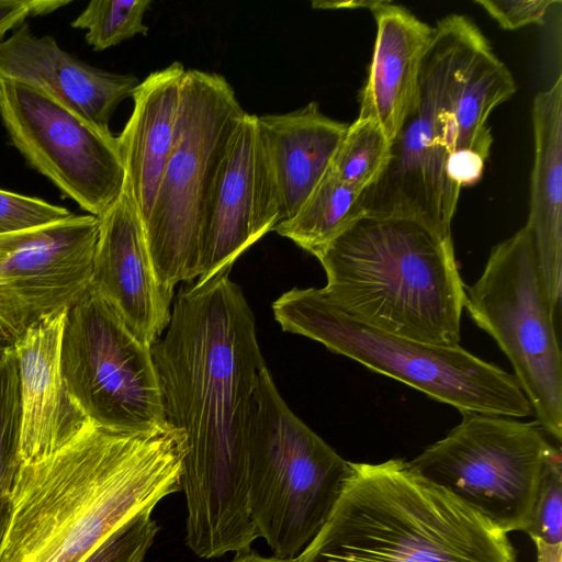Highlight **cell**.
<instances>
[{
	"instance_id": "obj_1",
	"label": "cell",
	"mask_w": 562,
	"mask_h": 562,
	"mask_svg": "<svg viewBox=\"0 0 562 562\" xmlns=\"http://www.w3.org/2000/svg\"><path fill=\"white\" fill-rule=\"evenodd\" d=\"M229 272L183 286L151 346L166 422L186 436V543L203 559L246 552L259 538L248 507L247 439L267 366Z\"/></svg>"
},
{
	"instance_id": "obj_2",
	"label": "cell",
	"mask_w": 562,
	"mask_h": 562,
	"mask_svg": "<svg viewBox=\"0 0 562 562\" xmlns=\"http://www.w3.org/2000/svg\"><path fill=\"white\" fill-rule=\"evenodd\" d=\"M182 430L120 431L91 422L65 445L21 463L0 562H83L116 529L181 491Z\"/></svg>"
},
{
	"instance_id": "obj_3",
	"label": "cell",
	"mask_w": 562,
	"mask_h": 562,
	"mask_svg": "<svg viewBox=\"0 0 562 562\" xmlns=\"http://www.w3.org/2000/svg\"><path fill=\"white\" fill-rule=\"evenodd\" d=\"M316 258L337 308L384 331L459 346L465 285L451 237L404 216L364 214Z\"/></svg>"
},
{
	"instance_id": "obj_4",
	"label": "cell",
	"mask_w": 562,
	"mask_h": 562,
	"mask_svg": "<svg viewBox=\"0 0 562 562\" xmlns=\"http://www.w3.org/2000/svg\"><path fill=\"white\" fill-rule=\"evenodd\" d=\"M294 562H517L507 533L403 459L350 462L323 529Z\"/></svg>"
},
{
	"instance_id": "obj_5",
	"label": "cell",
	"mask_w": 562,
	"mask_h": 562,
	"mask_svg": "<svg viewBox=\"0 0 562 562\" xmlns=\"http://www.w3.org/2000/svg\"><path fill=\"white\" fill-rule=\"evenodd\" d=\"M272 311L284 331L316 340L460 412L512 418L532 414L514 374L460 346L428 344L367 325L333 305L319 289L294 288L273 302Z\"/></svg>"
},
{
	"instance_id": "obj_6",
	"label": "cell",
	"mask_w": 562,
	"mask_h": 562,
	"mask_svg": "<svg viewBox=\"0 0 562 562\" xmlns=\"http://www.w3.org/2000/svg\"><path fill=\"white\" fill-rule=\"evenodd\" d=\"M350 462L289 408L268 368L254 396L247 439L250 517L273 557L294 561L329 519Z\"/></svg>"
},
{
	"instance_id": "obj_7",
	"label": "cell",
	"mask_w": 562,
	"mask_h": 562,
	"mask_svg": "<svg viewBox=\"0 0 562 562\" xmlns=\"http://www.w3.org/2000/svg\"><path fill=\"white\" fill-rule=\"evenodd\" d=\"M245 112L222 75L187 69L175 144L143 224L157 279L171 296L178 283L200 276L211 198Z\"/></svg>"
},
{
	"instance_id": "obj_8",
	"label": "cell",
	"mask_w": 562,
	"mask_h": 562,
	"mask_svg": "<svg viewBox=\"0 0 562 562\" xmlns=\"http://www.w3.org/2000/svg\"><path fill=\"white\" fill-rule=\"evenodd\" d=\"M486 40L461 14L447 15L434 26L416 105L392 142L384 172L362 193L367 214L415 218L451 237L461 189L446 172L447 119L463 74Z\"/></svg>"
},
{
	"instance_id": "obj_9",
	"label": "cell",
	"mask_w": 562,
	"mask_h": 562,
	"mask_svg": "<svg viewBox=\"0 0 562 562\" xmlns=\"http://www.w3.org/2000/svg\"><path fill=\"white\" fill-rule=\"evenodd\" d=\"M473 322L513 364L540 428L562 437V356L554 311L541 281L530 229L521 227L491 251L484 271L465 286Z\"/></svg>"
},
{
	"instance_id": "obj_10",
	"label": "cell",
	"mask_w": 562,
	"mask_h": 562,
	"mask_svg": "<svg viewBox=\"0 0 562 562\" xmlns=\"http://www.w3.org/2000/svg\"><path fill=\"white\" fill-rule=\"evenodd\" d=\"M461 413L460 424L408 467L501 531H525L551 443L537 423Z\"/></svg>"
},
{
	"instance_id": "obj_11",
	"label": "cell",
	"mask_w": 562,
	"mask_h": 562,
	"mask_svg": "<svg viewBox=\"0 0 562 562\" xmlns=\"http://www.w3.org/2000/svg\"><path fill=\"white\" fill-rule=\"evenodd\" d=\"M61 363L71 396L92 424L144 431L167 423L151 346L91 285L68 310Z\"/></svg>"
},
{
	"instance_id": "obj_12",
	"label": "cell",
	"mask_w": 562,
	"mask_h": 562,
	"mask_svg": "<svg viewBox=\"0 0 562 562\" xmlns=\"http://www.w3.org/2000/svg\"><path fill=\"white\" fill-rule=\"evenodd\" d=\"M0 119L27 165L88 214L101 217L123 192L117 137L49 94L0 79Z\"/></svg>"
},
{
	"instance_id": "obj_13",
	"label": "cell",
	"mask_w": 562,
	"mask_h": 562,
	"mask_svg": "<svg viewBox=\"0 0 562 562\" xmlns=\"http://www.w3.org/2000/svg\"><path fill=\"white\" fill-rule=\"evenodd\" d=\"M99 218L0 235V342H13L37 319L70 308L91 285Z\"/></svg>"
},
{
	"instance_id": "obj_14",
	"label": "cell",
	"mask_w": 562,
	"mask_h": 562,
	"mask_svg": "<svg viewBox=\"0 0 562 562\" xmlns=\"http://www.w3.org/2000/svg\"><path fill=\"white\" fill-rule=\"evenodd\" d=\"M279 203L257 115L245 112L229 144L211 198L201 240L205 282L279 224Z\"/></svg>"
},
{
	"instance_id": "obj_15",
	"label": "cell",
	"mask_w": 562,
	"mask_h": 562,
	"mask_svg": "<svg viewBox=\"0 0 562 562\" xmlns=\"http://www.w3.org/2000/svg\"><path fill=\"white\" fill-rule=\"evenodd\" d=\"M91 286L149 346L170 323L172 296L157 279L139 214L125 189L99 217Z\"/></svg>"
},
{
	"instance_id": "obj_16",
	"label": "cell",
	"mask_w": 562,
	"mask_h": 562,
	"mask_svg": "<svg viewBox=\"0 0 562 562\" xmlns=\"http://www.w3.org/2000/svg\"><path fill=\"white\" fill-rule=\"evenodd\" d=\"M68 310L41 317L12 345L20 380L22 463L50 454L89 422L71 396L63 371Z\"/></svg>"
},
{
	"instance_id": "obj_17",
	"label": "cell",
	"mask_w": 562,
	"mask_h": 562,
	"mask_svg": "<svg viewBox=\"0 0 562 562\" xmlns=\"http://www.w3.org/2000/svg\"><path fill=\"white\" fill-rule=\"evenodd\" d=\"M0 79L49 94L104 132H111L115 109L139 83L134 75L110 72L77 59L54 37L34 35L26 22L0 42Z\"/></svg>"
},
{
	"instance_id": "obj_18",
	"label": "cell",
	"mask_w": 562,
	"mask_h": 562,
	"mask_svg": "<svg viewBox=\"0 0 562 562\" xmlns=\"http://www.w3.org/2000/svg\"><path fill=\"white\" fill-rule=\"evenodd\" d=\"M371 12L376 35L357 119L376 122L393 142L416 105L422 64L434 26L390 1L380 0Z\"/></svg>"
},
{
	"instance_id": "obj_19",
	"label": "cell",
	"mask_w": 562,
	"mask_h": 562,
	"mask_svg": "<svg viewBox=\"0 0 562 562\" xmlns=\"http://www.w3.org/2000/svg\"><path fill=\"white\" fill-rule=\"evenodd\" d=\"M187 69L173 61L150 72L132 93L133 111L117 136L125 184L144 224L150 213L177 134Z\"/></svg>"
},
{
	"instance_id": "obj_20",
	"label": "cell",
	"mask_w": 562,
	"mask_h": 562,
	"mask_svg": "<svg viewBox=\"0 0 562 562\" xmlns=\"http://www.w3.org/2000/svg\"><path fill=\"white\" fill-rule=\"evenodd\" d=\"M279 203V224L293 217L325 177L348 124L317 102L283 114L257 115ZM278 224V225H279Z\"/></svg>"
},
{
	"instance_id": "obj_21",
	"label": "cell",
	"mask_w": 562,
	"mask_h": 562,
	"mask_svg": "<svg viewBox=\"0 0 562 562\" xmlns=\"http://www.w3.org/2000/svg\"><path fill=\"white\" fill-rule=\"evenodd\" d=\"M535 156L530 177L529 227L553 311L562 293V76L537 93L531 111Z\"/></svg>"
},
{
	"instance_id": "obj_22",
	"label": "cell",
	"mask_w": 562,
	"mask_h": 562,
	"mask_svg": "<svg viewBox=\"0 0 562 562\" xmlns=\"http://www.w3.org/2000/svg\"><path fill=\"white\" fill-rule=\"evenodd\" d=\"M517 90L507 66L486 40L470 60L448 113V153L470 150L487 160L493 144L487 117Z\"/></svg>"
},
{
	"instance_id": "obj_23",
	"label": "cell",
	"mask_w": 562,
	"mask_h": 562,
	"mask_svg": "<svg viewBox=\"0 0 562 562\" xmlns=\"http://www.w3.org/2000/svg\"><path fill=\"white\" fill-rule=\"evenodd\" d=\"M362 193L328 170L297 213L273 231L316 257L366 214Z\"/></svg>"
},
{
	"instance_id": "obj_24",
	"label": "cell",
	"mask_w": 562,
	"mask_h": 562,
	"mask_svg": "<svg viewBox=\"0 0 562 562\" xmlns=\"http://www.w3.org/2000/svg\"><path fill=\"white\" fill-rule=\"evenodd\" d=\"M21 397L18 364L12 347L0 359V547L12 510V492L19 468Z\"/></svg>"
},
{
	"instance_id": "obj_25",
	"label": "cell",
	"mask_w": 562,
	"mask_h": 562,
	"mask_svg": "<svg viewBox=\"0 0 562 562\" xmlns=\"http://www.w3.org/2000/svg\"><path fill=\"white\" fill-rule=\"evenodd\" d=\"M391 146L392 142L376 122L356 119L347 127L329 172L346 186L364 192L387 167Z\"/></svg>"
},
{
	"instance_id": "obj_26",
	"label": "cell",
	"mask_w": 562,
	"mask_h": 562,
	"mask_svg": "<svg viewBox=\"0 0 562 562\" xmlns=\"http://www.w3.org/2000/svg\"><path fill=\"white\" fill-rule=\"evenodd\" d=\"M150 4V0H92L71 26L85 30L88 45L101 52L138 34L146 35L144 16Z\"/></svg>"
},
{
	"instance_id": "obj_27",
	"label": "cell",
	"mask_w": 562,
	"mask_h": 562,
	"mask_svg": "<svg viewBox=\"0 0 562 562\" xmlns=\"http://www.w3.org/2000/svg\"><path fill=\"white\" fill-rule=\"evenodd\" d=\"M525 532L533 542L562 544V456L560 448L553 445L547 453Z\"/></svg>"
},
{
	"instance_id": "obj_28",
	"label": "cell",
	"mask_w": 562,
	"mask_h": 562,
	"mask_svg": "<svg viewBox=\"0 0 562 562\" xmlns=\"http://www.w3.org/2000/svg\"><path fill=\"white\" fill-rule=\"evenodd\" d=\"M148 508L116 529L83 562H143L159 527Z\"/></svg>"
},
{
	"instance_id": "obj_29",
	"label": "cell",
	"mask_w": 562,
	"mask_h": 562,
	"mask_svg": "<svg viewBox=\"0 0 562 562\" xmlns=\"http://www.w3.org/2000/svg\"><path fill=\"white\" fill-rule=\"evenodd\" d=\"M72 215L64 206L0 189V235L42 228Z\"/></svg>"
},
{
	"instance_id": "obj_30",
	"label": "cell",
	"mask_w": 562,
	"mask_h": 562,
	"mask_svg": "<svg viewBox=\"0 0 562 562\" xmlns=\"http://www.w3.org/2000/svg\"><path fill=\"white\" fill-rule=\"evenodd\" d=\"M492 16L498 25L514 31L529 24H542L553 4L560 0H475Z\"/></svg>"
},
{
	"instance_id": "obj_31",
	"label": "cell",
	"mask_w": 562,
	"mask_h": 562,
	"mask_svg": "<svg viewBox=\"0 0 562 562\" xmlns=\"http://www.w3.org/2000/svg\"><path fill=\"white\" fill-rule=\"evenodd\" d=\"M69 3V0H0V42L27 18L48 14Z\"/></svg>"
},
{
	"instance_id": "obj_32",
	"label": "cell",
	"mask_w": 562,
	"mask_h": 562,
	"mask_svg": "<svg viewBox=\"0 0 562 562\" xmlns=\"http://www.w3.org/2000/svg\"><path fill=\"white\" fill-rule=\"evenodd\" d=\"M378 1H366V0H351V1H315L312 3L313 8L315 9H330V10H338V9H369L370 11L378 5Z\"/></svg>"
},
{
	"instance_id": "obj_33",
	"label": "cell",
	"mask_w": 562,
	"mask_h": 562,
	"mask_svg": "<svg viewBox=\"0 0 562 562\" xmlns=\"http://www.w3.org/2000/svg\"><path fill=\"white\" fill-rule=\"evenodd\" d=\"M537 549V562H562V544L549 546L535 542Z\"/></svg>"
},
{
	"instance_id": "obj_34",
	"label": "cell",
	"mask_w": 562,
	"mask_h": 562,
	"mask_svg": "<svg viewBox=\"0 0 562 562\" xmlns=\"http://www.w3.org/2000/svg\"><path fill=\"white\" fill-rule=\"evenodd\" d=\"M231 562H294L288 560H281L276 557H262L255 551L248 550L246 552L235 553L234 559Z\"/></svg>"
},
{
	"instance_id": "obj_35",
	"label": "cell",
	"mask_w": 562,
	"mask_h": 562,
	"mask_svg": "<svg viewBox=\"0 0 562 562\" xmlns=\"http://www.w3.org/2000/svg\"><path fill=\"white\" fill-rule=\"evenodd\" d=\"M5 348H7V347H5V346H3V345L0 342V359H1L2 353H3V351H4V349H5Z\"/></svg>"
}]
</instances>
